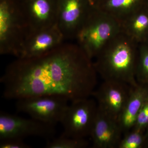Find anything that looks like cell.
<instances>
[{
	"mask_svg": "<svg viewBox=\"0 0 148 148\" xmlns=\"http://www.w3.org/2000/svg\"><path fill=\"white\" fill-rule=\"evenodd\" d=\"M98 74L93 61L76 43L65 41L44 54L18 58L1 77L3 97L17 100L59 96L70 102L91 97Z\"/></svg>",
	"mask_w": 148,
	"mask_h": 148,
	"instance_id": "6da1fadb",
	"label": "cell"
},
{
	"mask_svg": "<svg viewBox=\"0 0 148 148\" xmlns=\"http://www.w3.org/2000/svg\"><path fill=\"white\" fill-rule=\"evenodd\" d=\"M139 44L121 31L93 60L97 74L103 80L125 83L135 87Z\"/></svg>",
	"mask_w": 148,
	"mask_h": 148,
	"instance_id": "7a4b0ae2",
	"label": "cell"
},
{
	"mask_svg": "<svg viewBox=\"0 0 148 148\" xmlns=\"http://www.w3.org/2000/svg\"><path fill=\"white\" fill-rule=\"evenodd\" d=\"M121 31L119 21L98 8L92 6L75 40L93 61Z\"/></svg>",
	"mask_w": 148,
	"mask_h": 148,
	"instance_id": "3957f363",
	"label": "cell"
},
{
	"mask_svg": "<svg viewBox=\"0 0 148 148\" xmlns=\"http://www.w3.org/2000/svg\"><path fill=\"white\" fill-rule=\"evenodd\" d=\"M30 31L16 0L0 1V53L16 58Z\"/></svg>",
	"mask_w": 148,
	"mask_h": 148,
	"instance_id": "277c9868",
	"label": "cell"
},
{
	"mask_svg": "<svg viewBox=\"0 0 148 148\" xmlns=\"http://www.w3.org/2000/svg\"><path fill=\"white\" fill-rule=\"evenodd\" d=\"M90 97L69 103L60 123L62 135L76 139L89 137L98 111L97 102Z\"/></svg>",
	"mask_w": 148,
	"mask_h": 148,
	"instance_id": "5b68a950",
	"label": "cell"
},
{
	"mask_svg": "<svg viewBox=\"0 0 148 148\" xmlns=\"http://www.w3.org/2000/svg\"><path fill=\"white\" fill-rule=\"evenodd\" d=\"M16 101V108L18 112L55 126L61 123L70 103L64 97L53 95L34 96Z\"/></svg>",
	"mask_w": 148,
	"mask_h": 148,
	"instance_id": "8992f818",
	"label": "cell"
},
{
	"mask_svg": "<svg viewBox=\"0 0 148 148\" xmlns=\"http://www.w3.org/2000/svg\"><path fill=\"white\" fill-rule=\"evenodd\" d=\"M55 127L32 117L24 118L3 111L0 113V140L9 138L24 140L29 137L49 140L54 138Z\"/></svg>",
	"mask_w": 148,
	"mask_h": 148,
	"instance_id": "52a82bcc",
	"label": "cell"
},
{
	"mask_svg": "<svg viewBox=\"0 0 148 148\" xmlns=\"http://www.w3.org/2000/svg\"><path fill=\"white\" fill-rule=\"evenodd\" d=\"M133 88L125 83L103 80L91 97L95 99L100 110L118 121Z\"/></svg>",
	"mask_w": 148,
	"mask_h": 148,
	"instance_id": "ba28073f",
	"label": "cell"
},
{
	"mask_svg": "<svg viewBox=\"0 0 148 148\" xmlns=\"http://www.w3.org/2000/svg\"><path fill=\"white\" fill-rule=\"evenodd\" d=\"M92 7L88 0H57L56 25L66 40L75 39Z\"/></svg>",
	"mask_w": 148,
	"mask_h": 148,
	"instance_id": "9c48e42d",
	"label": "cell"
},
{
	"mask_svg": "<svg viewBox=\"0 0 148 148\" xmlns=\"http://www.w3.org/2000/svg\"><path fill=\"white\" fill-rule=\"evenodd\" d=\"M19 4L30 31L56 25L57 0H22Z\"/></svg>",
	"mask_w": 148,
	"mask_h": 148,
	"instance_id": "30bf717a",
	"label": "cell"
},
{
	"mask_svg": "<svg viewBox=\"0 0 148 148\" xmlns=\"http://www.w3.org/2000/svg\"><path fill=\"white\" fill-rule=\"evenodd\" d=\"M66 40L57 25L47 29L30 31L25 38L17 58H31L42 55Z\"/></svg>",
	"mask_w": 148,
	"mask_h": 148,
	"instance_id": "8fae6325",
	"label": "cell"
},
{
	"mask_svg": "<svg viewBox=\"0 0 148 148\" xmlns=\"http://www.w3.org/2000/svg\"><path fill=\"white\" fill-rule=\"evenodd\" d=\"M123 133L118 122L98 109L90 136L95 148H117Z\"/></svg>",
	"mask_w": 148,
	"mask_h": 148,
	"instance_id": "7c38bea8",
	"label": "cell"
},
{
	"mask_svg": "<svg viewBox=\"0 0 148 148\" xmlns=\"http://www.w3.org/2000/svg\"><path fill=\"white\" fill-rule=\"evenodd\" d=\"M148 94L147 86L138 84L132 88L118 120L123 135L135 126L138 114Z\"/></svg>",
	"mask_w": 148,
	"mask_h": 148,
	"instance_id": "4fadbf2b",
	"label": "cell"
},
{
	"mask_svg": "<svg viewBox=\"0 0 148 148\" xmlns=\"http://www.w3.org/2000/svg\"><path fill=\"white\" fill-rule=\"evenodd\" d=\"M121 31L138 43L148 42V9L144 5L120 23Z\"/></svg>",
	"mask_w": 148,
	"mask_h": 148,
	"instance_id": "5bb4252c",
	"label": "cell"
},
{
	"mask_svg": "<svg viewBox=\"0 0 148 148\" xmlns=\"http://www.w3.org/2000/svg\"><path fill=\"white\" fill-rule=\"evenodd\" d=\"M145 0H100L95 6L120 23L145 5Z\"/></svg>",
	"mask_w": 148,
	"mask_h": 148,
	"instance_id": "9a60e30c",
	"label": "cell"
},
{
	"mask_svg": "<svg viewBox=\"0 0 148 148\" xmlns=\"http://www.w3.org/2000/svg\"><path fill=\"white\" fill-rule=\"evenodd\" d=\"M135 78L138 84L148 87V42L139 44Z\"/></svg>",
	"mask_w": 148,
	"mask_h": 148,
	"instance_id": "2e32d148",
	"label": "cell"
},
{
	"mask_svg": "<svg viewBox=\"0 0 148 148\" xmlns=\"http://www.w3.org/2000/svg\"><path fill=\"white\" fill-rule=\"evenodd\" d=\"M89 145L85 139H76L67 137L61 134L60 137L48 140L46 143V148H84Z\"/></svg>",
	"mask_w": 148,
	"mask_h": 148,
	"instance_id": "e0dca14e",
	"label": "cell"
},
{
	"mask_svg": "<svg viewBox=\"0 0 148 148\" xmlns=\"http://www.w3.org/2000/svg\"><path fill=\"white\" fill-rule=\"evenodd\" d=\"M145 132L132 129L123 136L117 148H145Z\"/></svg>",
	"mask_w": 148,
	"mask_h": 148,
	"instance_id": "ac0fdd59",
	"label": "cell"
},
{
	"mask_svg": "<svg viewBox=\"0 0 148 148\" xmlns=\"http://www.w3.org/2000/svg\"><path fill=\"white\" fill-rule=\"evenodd\" d=\"M148 127V94L143 102L133 128L145 132Z\"/></svg>",
	"mask_w": 148,
	"mask_h": 148,
	"instance_id": "d6986e66",
	"label": "cell"
},
{
	"mask_svg": "<svg viewBox=\"0 0 148 148\" xmlns=\"http://www.w3.org/2000/svg\"><path fill=\"white\" fill-rule=\"evenodd\" d=\"M29 145L24 142L23 139L18 138H9L0 140L1 148H30Z\"/></svg>",
	"mask_w": 148,
	"mask_h": 148,
	"instance_id": "ffe728a7",
	"label": "cell"
},
{
	"mask_svg": "<svg viewBox=\"0 0 148 148\" xmlns=\"http://www.w3.org/2000/svg\"><path fill=\"white\" fill-rule=\"evenodd\" d=\"M145 148H148V127L145 132Z\"/></svg>",
	"mask_w": 148,
	"mask_h": 148,
	"instance_id": "44dd1931",
	"label": "cell"
},
{
	"mask_svg": "<svg viewBox=\"0 0 148 148\" xmlns=\"http://www.w3.org/2000/svg\"><path fill=\"white\" fill-rule=\"evenodd\" d=\"M88 1L92 6L95 7L97 5L100 0H88Z\"/></svg>",
	"mask_w": 148,
	"mask_h": 148,
	"instance_id": "7402d4cb",
	"label": "cell"
},
{
	"mask_svg": "<svg viewBox=\"0 0 148 148\" xmlns=\"http://www.w3.org/2000/svg\"><path fill=\"white\" fill-rule=\"evenodd\" d=\"M145 5L147 7V8L148 9V0H145Z\"/></svg>",
	"mask_w": 148,
	"mask_h": 148,
	"instance_id": "603a6c76",
	"label": "cell"
}]
</instances>
